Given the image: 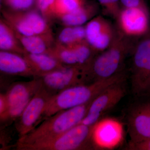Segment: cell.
<instances>
[{"label":"cell","mask_w":150,"mask_h":150,"mask_svg":"<svg viewBox=\"0 0 150 150\" xmlns=\"http://www.w3.org/2000/svg\"><path fill=\"white\" fill-rule=\"evenodd\" d=\"M131 38L120 30L116 32L110 46L95 56L86 67L85 84L108 79L126 69V58L135 46Z\"/></svg>","instance_id":"cell-1"},{"label":"cell","mask_w":150,"mask_h":150,"mask_svg":"<svg viewBox=\"0 0 150 150\" xmlns=\"http://www.w3.org/2000/svg\"><path fill=\"white\" fill-rule=\"evenodd\" d=\"M128 78V72L125 69L108 79L91 83L74 86L54 95L47 103L39 123L60 111L92 101L110 86Z\"/></svg>","instance_id":"cell-2"},{"label":"cell","mask_w":150,"mask_h":150,"mask_svg":"<svg viewBox=\"0 0 150 150\" xmlns=\"http://www.w3.org/2000/svg\"><path fill=\"white\" fill-rule=\"evenodd\" d=\"M92 101L62 110L46 118L29 133L19 138L14 145V148L48 139L62 134L79 124L85 117Z\"/></svg>","instance_id":"cell-3"},{"label":"cell","mask_w":150,"mask_h":150,"mask_svg":"<svg viewBox=\"0 0 150 150\" xmlns=\"http://www.w3.org/2000/svg\"><path fill=\"white\" fill-rule=\"evenodd\" d=\"M96 124L79 123L66 132L43 141L14 148L17 150H85L100 149L95 138Z\"/></svg>","instance_id":"cell-4"},{"label":"cell","mask_w":150,"mask_h":150,"mask_svg":"<svg viewBox=\"0 0 150 150\" xmlns=\"http://www.w3.org/2000/svg\"><path fill=\"white\" fill-rule=\"evenodd\" d=\"M132 52L129 77L132 96L150 93V28Z\"/></svg>","instance_id":"cell-5"},{"label":"cell","mask_w":150,"mask_h":150,"mask_svg":"<svg viewBox=\"0 0 150 150\" xmlns=\"http://www.w3.org/2000/svg\"><path fill=\"white\" fill-rule=\"evenodd\" d=\"M123 115L129 143L150 138V93L133 97L123 109Z\"/></svg>","instance_id":"cell-6"},{"label":"cell","mask_w":150,"mask_h":150,"mask_svg":"<svg viewBox=\"0 0 150 150\" xmlns=\"http://www.w3.org/2000/svg\"><path fill=\"white\" fill-rule=\"evenodd\" d=\"M128 79L113 84L98 95L93 100L81 123L95 125L105 114L115 108L128 93Z\"/></svg>","instance_id":"cell-7"},{"label":"cell","mask_w":150,"mask_h":150,"mask_svg":"<svg viewBox=\"0 0 150 150\" xmlns=\"http://www.w3.org/2000/svg\"><path fill=\"white\" fill-rule=\"evenodd\" d=\"M41 87L39 78H34L29 81L12 84L5 93L8 107V124L19 117Z\"/></svg>","instance_id":"cell-8"},{"label":"cell","mask_w":150,"mask_h":150,"mask_svg":"<svg viewBox=\"0 0 150 150\" xmlns=\"http://www.w3.org/2000/svg\"><path fill=\"white\" fill-rule=\"evenodd\" d=\"M52 96L41 86L21 115L15 121L19 138L24 137L39 124L47 103Z\"/></svg>","instance_id":"cell-9"},{"label":"cell","mask_w":150,"mask_h":150,"mask_svg":"<svg viewBox=\"0 0 150 150\" xmlns=\"http://www.w3.org/2000/svg\"><path fill=\"white\" fill-rule=\"evenodd\" d=\"M85 67H67L39 77L41 86L52 95L66 89L85 84Z\"/></svg>","instance_id":"cell-10"},{"label":"cell","mask_w":150,"mask_h":150,"mask_svg":"<svg viewBox=\"0 0 150 150\" xmlns=\"http://www.w3.org/2000/svg\"><path fill=\"white\" fill-rule=\"evenodd\" d=\"M48 54L56 58L66 67H86L97 53L85 40L69 46L56 43Z\"/></svg>","instance_id":"cell-11"},{"label":"cell","mask_w":150,"mask_h":150,"mask_svg":"<svg viewBox=\"0 0 150 150\" xmlns=\"http://www.w3.org/2000/svg\"><path fill=\"white\" fill-rule=\"evenodd\" d=\"M85 28L86 41L98 54L110 46L116 34L109 22L100 16L92 19Z\"/></svg>","instance_id":"cell-12"},{"label":"cell","mask_w":150,"mask_h":150,"mask_svg":"<svg viewBox=\"0 0 150 150\" xmlns=\"http://www.w3.org/2000/svg\"><path fill=\"white\" fill-rule=\"evenodd\" d=\"M149 11L140 8H124L118 18L120 31L131 37L143 36L149 31Z\"/></svg>","instance_id":"cell-13"},{"label":"cell","mask_w":150,"mask_h":150,"mask_svg":"<svg viewBox=\"0 0 150 150\" xmlns=\"http://www.w3.org/2000/svg\"><path fill=\"white\" fill-rule=\"evenodd\" d=\"M0 71L5 74L36 78L23 55L8 51H0Z\"/></svg>","instance_id":"cell-14"},{"label":"cell","mask_w":150,"mask_h":150,"mask_svg":"<svg viewBox=\"0 0 150 150\" xmlns=\"http://www.w3.org/2000/svg\"><path fill=\"white\" fill-rule=\"evenodd\" d=\"M23 56L32 68L36 78L67 67L49 54H33L26 52Z\"/></svg>","instance_id":"cell-15"},{"label":"cell","mask_w":150,"mask_h":150,"mask_svg":"<svg viewBox=\"0 0 150 150\" xmlns=\"http://www.w3.org/2000/svg\"><path fill=\"white\" fill-rule=\"evenodd\" d=\"M14 30L24 50L27 53L48 54L56 44V39L53 35H25L21 34Z\"/></svg>","instance_id":"cell-16"},{"label":"cell","mask_w":150,"mask_h":150,"mask_svg":"<svg viewBox=\"0 0 150 150\" xmlns=\"http://www.w3.org/2000/svg\"><path fill=\"white\" fill-rule=\"evenodd\" d=\"M98 11L97 5L86 2L84 5L76 10L56 18L64 26H81L94 18Z\"/></svg>","instance_id":"cell-17"},{"label":"cell","mask_w":150,"mask_h":150,"mask_svg":"<svg viewBox=\"0 0 150 150\" xmlns=\"http://www.w3.org/2000/svg\"><path fill=\"white\" fill-rule=\"evenodd\" d=\"M0 49L23 55L26 53L12 28L3 18L0 20Z\"/></svg>","instance_id":"cell-18"},{"label":"cell","mask_w":150,"mask_h":150,"mask_svg":"<svg viewBox=\"0 0 150 150\" xmlns=\"http://www.w3.org/2000/svg\"><path fill=\"white\" fill-rule=\"evenodd\" d=\"M85 40V26H64L58 33L56 43L62 46H69Z\"/></svg>","instance_id":"cell-19"},{"label":"cell","mask_w":150,"mask_h":150,"mask_svg":"<svg viewBox=\"0 0 150 150\" xmlns=\"http://www.w3.org/2000/svg\"><path fill=\"white\" fill-rule=\"evenodd\" d=\"M1 12L3 18L17 32L25 35H35L23 12L13 11L2 8Z\"/></svg>","instance_id":"cell-20"},{"label":"cell","mask_w":150,"mask_h":150,"mask_svg":"<svg viewBox=\"0 0 150 150\" xmlns=\"http://www.w3.org/2000/svg\"><path fill=\"white\" fill-rule=\"evenodd\" d=\"M25 17L35 35H53L48 21L37 9L23 11Z\"/></svg>","instance_id":"cell-21"},{"label":"cell","mask_w":150,"mask_h":150,"mask_svg":"<svg viewBox=\"0 0 150 150\" xmlns=\"http://www.w3.org/2000/svg\"><path fill=\"white\" fill-rule=\"evenodd\" d=\"M86 3L85 0H55V18L76 10Z\"/></svg>","instance_id":"cell-22"},{"label":"cell","mask_w":150,"mask_h":150,"mask_svg":"<svg viewBox=\"0 0 150 150\" xmlns=\"http://www.w3.org/2000/svg\"><path fill=\"white\" fill-rule=\"evenodd\" d=\"M3 8L13 11L23 12L36 8V0H1Z\"/></svg>","instance_id":"cell-23"},{"label":"cell","mask_w":150,"mask_h":150,"mask_svg":"<svg viewBox=\"0 0 150 150\" xmlns=\"http://www.w3.org/2000/svg\"><path fill=\"white\" fill-rule=\"evenodd\" d=\"M55 0H36V8L48 22L55 18Z\"/></svg>","instance_id":"cell-24"},{"label":"cell","mask_w":150,"mask_h":150,"mask_svg":"<svg viewBox=\"0 0 150 150\" xmlns=\"http://www.w3.org/2000/svg\"><path fill=\"white\" fill-rule=\"evenodd\" d=\"M105 13L117 19L121 10L120 0H98Z\"/></svg>","instance_id":"cell-25"},{"label":"cell","mask_w":150,"mask_h":150,"mask_svg":"<svg viewBox=\"0 0 150 150\" xmlns=\"http://www.w3.org/2000/svg\"><path fill=\"white\" fill-rule=\"evenodd\" d=\"M8 107L5 93L0 94V120L1 123H7Z\"/></svg>","instance_id":"cell-26"},{"label":"cell","mask_w":150,"mask_h":150,"mask_svg":"<svg viewBox=\"0 0 150 150\" xmlns=\"http://www.w3.org/2000/svg\"><path fill=\"white\" fill-rule=\"evenodd\" d=\"M121 4L124 8H140L148 10L144 0H120Z\"/></svg>","instance_id":"cell-27"},{"label":"cell","mask_w":150,"mask_h":150,"mask_svg":"<svg viewBox=\"0 0 150 150\" xmlns=\"http://www.w3.org/2000/svg\"><path fill=\"white\" fill-rule=\"evenodd\" d=\"M126 148L130 150H150V138L136 143H128Z\"/></svg>","instance_id":"cell-28"}]
</instances>
